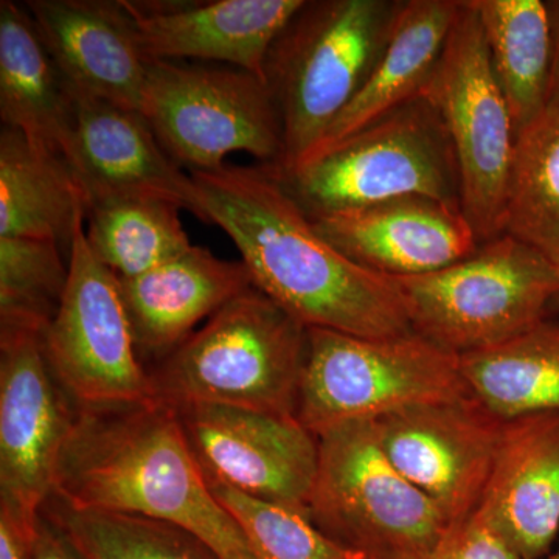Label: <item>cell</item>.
<instances>
[{
	"label": "cell",
	"mask_w": 559,
	"mask_h": 559,
	"mask_svg": "<svg viewBox=\"0 0 559 559\" xmlns=\"http://www.w3.org/2000/svg\"><path fill=\"white\" fill-rule=\"evenodd\" d=\"M190 175L198 218L226 231L253 286L301 325L374 340L414 333L399 283L331 246L266 167Z\"/></svg>",
	"instance_id": "1"
},
{
	"label": "cell",
	"mask_w": 559,
	"mask_h": 559,
	"mask_svg": "<svg viewBox=\"0 0 559 559\" xmlns=\"http://www.w3.org/2000/svg\"><path fill=\"white\" fill-rule=\"evenodd\" d=\"M51 496L75 509L170 522L221 559H255L240 525L210 489L178 412L157 400L76 407Z\"/></svg>",
	"instance_id": "2"
},
{
	"label": "cell",
	"mask_w": 559,
	"mask_h": 559,
	"mask_svg": "<svg viewBox=\"0 0 559 559\" xmlns=\"http://www.w3.org/2000/svg\"><path fill=\"white\" fill-rule=\"evenodd\" d=\"M308 329L255 286L150 370L154 400L168 406L238 407L297 418Z\"/></svg>",
	"instance_id": "3"
},
{
	"label": "cell",
	"mask_w": 559,
	"mask_h": 559,
	"mask_svg": "<svg viewBox=\"0 0 559 559\" xmlns=\"http://www.w3.org/2000/svg\"><path fill=\"white\" fill-rule=\"evenodd\" d=\"M404 0H305L272 44L264 83L283 130V159L310 154L377 68ZM271 167V165H270Z\"/></svg>",
	"instance_id": "4"
},
{
	"label": "cell",
	"mask_w": 559,
	"mask_h": 559,
	"mask_svg": "<svg viewBox=\"0 0 559 559\" xmlns=\"http://www.w3.org/2000/svg\"><path fill=\"white\" fill-rule=\"evenodd\" d=\"M263 167L310 219L412 194L462 209L450 134L423 94L293 167Z\"/></svg>",
	"instance_id": "5"
},
{
	"label": "cell",
	"mask_w": 559,
	"mask_h": 559,
	"mask_svg": "<svg viewBox=\"0 0 559 559\" xmlns=\"http://www.w3.org/2000/svg\"><path fill=\"white\" fill-rule=\"evenodd\" d=\"M412 330L457 356L499 347L554 314L559 270L500 235L432 274L395 280Z\"/></svg>",
	"instance_id": "6"
},
{
	"label": "cell",
	"mask_w": 559,
	"mask_h": 559,
	"mask_svg": "<svg viewBox=\"0 0 559 559\" xmlns=\"http://www.w3.org/2000/svg\"><path fill=\"white\" fill-rule=\"evenodd\" d=\"M468 396L460 356L415 331L374 340L308 329L297 419L316 437L418 404Z\"/></svg>",
	"instance_id": "7"
},
{
	"label": "cell",
	"mask_w": 559,
	"mask_h": 559,
	"mask_svg": "<svg viewBox=\"0 0 559 559\" xmlns=\"http://www.w3.org/2000/svg\"><path fill=\"white\" fill-rule=\"evenodd\" d=\"M311 521L366 559H417L447 535L451 521L382 451L373 421L320 433Z\"/></svg>",
	"instance_id": "8"
},
{
	"label": "cell",
	"mask_w": 559,
	"mask_h": 559,
	"mask_svg": "<svg viewBox=\"0 0 559 559\" xmlns=\"http://www.w3.org/2000/svg\"><path fill=\"white\" fill-rule=\"evenodd\" d=\"M140 112L162 148L190 171L218 170L231 153L271 167L283 159L274 98L246 70L148 61Z\"/></svg>",
	"instance_id": "9"
},
{
	"label": "cell",
	"mask_w": 559,
	"mask_h": 559,
	"mask_svg": "<svg viewBox=\"0 0 559 559\" xmlns=\"http://www.w3.org/2000/svg\"><path fill=\"white\" fill-rule=\"evenodd\" d=\"M423 95L439 110L450 134L463 215L480 245L499 238L516 131L471 0H460L457 20Z\"/></svg>",
	"instance_id": "10"
},
{
	"label": "cell",
	"mask_w": 559,
	"mask_h": 559,
	"mask_svg": "<svg viewBox=\"0 0 559 559\" xmlns=\"http://www.w3.org/2000/svg\"><path fill=\"white\" fill-rule=\"evenodd\" d=\"M68 255L69 282L60 310L40 336L55 378L76 407L154 400L119 278L92 252L84 224L73 235Z\"/></svg>",
	"instance_id": "11"
},
{
	"label": "cell",
	"mask_w": 559,
	"mask_h": 559,
	"mask_svg": "<svg viewBox=\"0 0 559 559\" xmlns=\"http://www.w3.org/2000/svg\"><path fill=\"white\" fill-rule=\"evenodd\" d=\"M176 412L209 484L310 516L319 440L299 419L209 404Z\"/></svg>",
	"instance_id": "12"
},
{
	"label": "cell",
	"mask_w": 559,
	"mask_h": 559,
	"mask_svg": "<svg viewBox=\"0 0 559 559\" xmlns=\"http://www.w3.org/2000/svg\"><path fill=\"white\" fill-rule=\"evenodd\" d=\"M502 423L468 396L393 412L374 419L373 426L401 476L454 524L484 499Z\"/></svg>",
	"instance_id": "13"
},
{
	"label": "cell",
	"mask_w": 559,
	"mask_h": 559,
	"mask_svg": "<svg viewBox=\"0 0 559 559\" xmlns=\"http://www.w3.org/2000/svg\"><path fill=\"white\" fill-rule=\"evenodd\" d=\"M55 378L39 334H0V499L38 516L53 491L76 406Z\"/></svg>",
	"instance_id": "14"
},
{
	"label": "cell",
	"mask_w": 559,
	"mask_h": 559,
	"mask_svg": "<svg viewBox=\"0 0 559 559\" xmlns=\"http://www.w3.org/2000/svg\"><path fill=\"white\" fill-rule=\"evenodd\" d=\"M311 221L353 263L393 280L444 270L480 246L462 209L418 194Z\"/></svg>",
	"instance_id": "15"
},
{
	"label": "cell",
	"mask_w": 559,
	"mask_h": 559,
	"mask_svg": "<svg viewBox=\"0 0 559 559\" xmlns=\"http://www.w3.org/2000/svg\"><path fill=\"white\" fill-rule=\"evenodd\" d=\"M25 10L70 90L142 108L148 58L121 0H28Z\"/></svg>",
	"instance_id": "16"
},
{
	"label": "cell",
	"mask_w": 559,
	"mask_h": 559,
	"mask_svg": "<svg viewBox=\"0 0 559 559\" xmlns=\"http://www.w3.org/2000/svg\"><path fill=\"white\" fill-rule=\"evenodd\" d=\"M72 95L76 127L69 165L90 205L108 198L157 197L198 218L193 178L162 148L140 110L75 91Z\"/></svg>",
	"instance_id": "17"
},
{
	"label": "cell",
	"mask_w": 559,
	"mask_h": 559,
	"mask_svg": "<svg viewBox=\"0 0 559 559\" xmlns=\"http://www.w3.org/2000/svg\"><path fill=\"white\" fill-rule=\"evenodd\" d=\"M121 2L134 17L148 61H218L264 81L272 44L305 0Z\"/></svg>",
	"instance_id": "18"
},
{
	"label": "cell",
	"mask_w": 559,
	"mask_h": 559,
	"mask_svg": "<svg viewBox=\"0 0 559 559\" xmlns=\"http://www.w3.org/2000/svg\"><path fill=\"white\" fill-rule=\"evenodd\" d=\"M479 506L522 559L550 554L559 532V412L503 419Z\"/></svg>",
	"instance_id": "19"
},
{
	"label": "cell",
	"mask_w": 559,
	"mask_h": 559,
	"mask_svg": "<svg viewBox=\"0 0 559 559\" xmlns=\"http://www.w3.org/2000/svg\"><path fill=\"white\" fill-rule=\"evenodd\" d=\"M250 288L252 275L242 261L221 260L201 246L135 277L119 278L139 358H167L201 320Z\"/></svg>",
	"instance_id": "20"
},
{
	"label": "cell",
	"mask_w": 559,
	"mask_h": 559,
	"mask_svg": "<svg viewBox=\"0 0 559 559\" xmlns=\"http://www.w3.org/2000/svg\"><path fill=\"white\" fill-rule=\"evenodd\" d=\"M0 117L33 145L70 160L75 102L25 7L0 2Z\"/></svg>",
	"instance_id": "21"
},
{
	"label": "cell",
	"mask_w": 559,
	"mask_h": 559,
	"mask_svg": "<svg viewBox=\"0 0 559 559\" xmlns=\"http://www.w3.org/2000/svg\"><path fill=\"white\" fill-rule=\"evenodd\" d=\"M459 10L460 0H404L370 79L305 157L336 145L419 97L439 66Z\"/></svg>",
	"instance_id": "22"
},
{
	"label": "cell",
	"mask_w": 559,
	"mask_h": 559,
	"mask_svg": "<svg viewBox=\"0 0 559 559\" xmlns=\"http://www.w3.org/2000/svg\"><path fill=\"white\" fill-rule=\"evenodd\" d=\"M90 200L64 157L33 145L13 128L0 132V237L58 242L68 250Z\"/></svg>",
	"instance_id": "23"
},
{
	"label": "cell",
	"mask_w": 559,
	"mask_h": 559,
	"mask_svg": "<svg viewBox=\"0 0 559 559\" xmlns=\"http://www.w3.org/2000/svg\"><path fill=\"white\" fill-rule=\"evenodd\" d=\"M492 70L509 103L516 139L546 112L554 70V32L543 0H471Z\"/></svg>",
	"instance_id": "24"
},
{
	"label": "cell",
	"mask_w": 559,
	"mask_h": 559,
	"mask_svg": "<svg viewBox=\"0 0 559 559\" xmlns=\"http://www.w3.org/2000/svg\"><path fill=\"white\" fill-rule=\"evenodd\" d=\"M469 395L500 419L559 412V319L499 347L460 356Z\"/></svg>",
	"instance_id": "25"
},
{
	"label": "cell",
	"mask_w": 559,
	"mask_h": 559,
	"mask_svg": "<svg viewBox=\"0 0 559 559\" xmlns=\"http://www.w3.org/2000/svg\"><path fill=\"white\" fill-rule=\"evenodd\" d=\"M176 202L117 197L87 210L84 235L94 255L119 278L135 277L191 248Z\"/></svg>",
	"instance_id": "26"
},
{
	"label": "cell",
	"mask_w": 559,
	"mask_h": 559,
	"mask_svg": "<svg viewBox=\"0 0 559 559\" xmlns=\"http://www.w3.org/2000/svg\"><path fill=\"white\" fill-rule=\"evenodd\" d=\"M502 235L559 270V103L518 135Z\"/></svg>",
	"instance_id": "27"
},
{
	"label": "cell",
	"mask_w": 559,
	"mask_h": 559,
	"mask_svg": "<svg viewBox=\"0 0 559 559\" xmlns=\"http://www.w3.org/2000/svg\"><path fill=\"white\" fill-rule=\"evenodd\" d=\"M87 559H221L204 540L170 522L81 510L50 496L43 509Z\"/></svg>",
	"instance_id": "28"
},
{
	"label": "cell",
	"mask_w": 559,
	"mask_h": 559,
	"mask_svg": "<svg viewBox=\"0 0 559 559\" xmlns=\"http://www.w3.org/2000/svg\"><path fill=\"white\" fill-rule=\"evenodd\" d=\"M61 249L50 240L0 237V334L43 336L69 282Z\"/></svg>",
	"instance_id": "29"
},
{
	"label": "cell",
	"mask_w": 559,
	"mask_h": 559,
	"mask_svg": "<svg viewBox=\"0 0 559 559\" xmlns=\"http://www.w3.org/2000/svg\"><path fill=\"white\" fill-rule=\"evenodd\" d=\"M249 540L255 559H366L326 536L308 514L209 484Z\"/></svg>",
	"instance_id": "30"
},
{
	"label": "cell",
	"mask_w": 559,
	"mask_h": 559,
	"mask_svg": "<svg viewBox=\"0 0 559 559\" xmlns=\"http://www.w3.org/2000/svg\"><path fill=\"white\" fill-rule=\"evenodd\" d=\"M417 559L522 558L479 506L462 521L454 522L439 544Z\"/></svg>",
	"instance_id": "31"
},
{
	"label": "cell",
	"mask_w": 559,
	"mask_h": 559,
	"mask_svg": "<svg viewBox=\"0 0 559 559\" xmlns=\"http://www.w3.org/2000/svg\"><path fill=\"white\" fill-rule=\"evenodd\" d=\"M36 521L38 516L0 499V559H32Z\"/></svg>",
	"instance_id": "32"
},
{
	"label": "cell",
	"mask_w": 559,
	"mask_h": 559,
	"mask_svg": "<svg viewBox=\"0 0 559 559\" xmlns=\"http://www.w3.org/2000/svg\"><path fill=\"white\" fill-rule=\"evenodd\" d=\"M32 559H87L69 533L40 510L36 521Z\"/></svg>",
	"instance_id": "33"
},
{
	"label": "cell",
	"mask_w": 559,
	"mask_h": 559,
	"mask_svg": "<svg viewBox=\"0 0 559 559\" xmlns=\"http://www.w3.org/2000/svg\"><path fill=\"white\" fill-rule=\"evenodd\" d=\"M551 32H554V70H551L550 103H559V0H547Z\"/></svg>",
	"instance_id": "34"
},
{
	"label": "cell",
	"mask_w": 559,
	"mask_h": 559,
	"mask_svg": "<svg viewBox=\"0 0 559 559\" xmlns=\"http://www.w3.org/2000/svg\"><path fill=\"white\" fill-rule=\"evenodd\" d=\"M539 559H559V547L557 550L550 551L549 555H546V557Z\"/></svg>",
	"instance_id": "35"
},
{
	"label": "cell",
	"mask_w": 559,
	"mask_h": 559,
	"mask_svg": "<svg viewBox=\"0 0 559 559\" xmlns=\"http://www.w3.org/2000/svg\"><path fill=\"white\" fill-rule=\"evenodd\" d=\"M557 312H559V297H558L557 301H555V307H554V314H557Z\"/></svg>",
	"instance_id": "36"
}]
</instances>
